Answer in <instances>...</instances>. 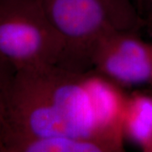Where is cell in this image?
<instances>
[{
  "instance_id": "cell-2",
  "label": "cell",
  "mask_w": 152,
  "mask_h": 152,
  "mask_svg": "<svg viewBox=\"0 0 152 152\" xmlns=\"http://www.w3.org/2000/svg\"><path fill=\"white\" fill-rule=\"evenodd\" d=\"M64 46L38 0H0V60L15 71L60 66Z\"/></svg>"
},
{
  "instance_id": "cell-6",
  "label": "cell",
  "mask_w": 152,
  "mask_h": 152,
  "mask_svg": "<svg viewBox=\"0 0 152 152\" xmlns=\"http://www.w3.org/2000/svg\"><path fill=\"white\" fill-rule=\"evenodd\" d=\"M124 137L145 152H152V96L134 91L128 96L124 118Z\"/></svg>"
},
{
  "instance_id": "cell-1",
  "label": "cell",
  "mask_w": 152,
  "mask_h": 152,
  "mask_svg": "<svg viewBox=\"0 0 152 152\" xmlns=\"http://www.w3.org/2000/svg\"><path fill=\"white\" fill-rule=\"evenodd\" d=\"M64 46L60 67L91 69V55L101 40L122 31H138L142 19L131 0H38Z\"/></svg>"
},
{
  "instance_id": "cell-7",
  "label": "cell",
  "mask_w": 152,
  "mask_h": 152,
  "mask_svg": "<svg viewBox=\"0 0 152 152\" xmlns=\"http://www.w3.org/2000/svg\"><path fill=\"white\" fill-rule=\"evenodd\" d=\"M15 74L12 67L0 60V143L7 126L9 99Z\"/></svg>"
},
{
  "instance_id": "cell-4",
  "label": "cell",
  "mask_w": 152,
  "mask_h": 152,
  "mask_svg": "<svg viewBox=\"0 0 152 152\" xmlns=\"http://www.w3.org/2000/svg\"><path fill=\"white\" fill-rule=\"evenodd\" d=\"M86 81L101 135L119 151H124L123 124L129 94L93 69L86 72Z\"/></svg>"
},
{
  "instance_id": "cell-3",
  "label": "cell",
  "mask_w": 152,
  "mask_h": 152,
  "mask_svg": "<svg viewBox=\"0 0 152 152\" xmlns=\"http://www.w3.org/2000/svg\"><path fill=\"white\" fill-rule=\"evenodd\" d=\"M91 69L124 90L152 85V43L134 31L112 33L94 49Z\"/></svg>"
},
{
  "instance_id": "cell-8",
  "label": "cell",
  "mask_w": 152,
  "mask_h": 152,
  "mask_svg": "<svg viewBox=\"0 0 152 152\" xmlns=\"http://www.w3.org/2000/svg\"><path fill=\"white\" fill-rule=\"evenodd\" d=\"M135 1L137 2V4H138L140 9H142V8H143V5H144V4H145V0H135Z\"/></svg>"
},
{
  "instance_id": "cell-9",
  "label": "cell",
  "mask_w": 152,
  "mask_h": 152,
  "mask_svg": "<svg viewBox=\"0 0 152 152\" xmlns=\"http://www.w3.org/2000/svg\"><path fill=\"white\" fill-rule=\"evenodd\" d=\"M151 3H152V0H151Z\"/></svg>"
},
{
  "instance_id": "cell-5",
  "label": "cell",
  "mask_w": 152,
  "mask_h": 152,
  "mask_svg": "<svg viewBox=\"0 0 152 152\" xmlns=\"http://www.w3.org/2000/svg\"><path fill=\"white\" fill-rule=\"evenodd\" d=\"M1 152H115L109 145L98 140L68 135L21 137L5 135Z\"/></svg>"
}]
</instances>
